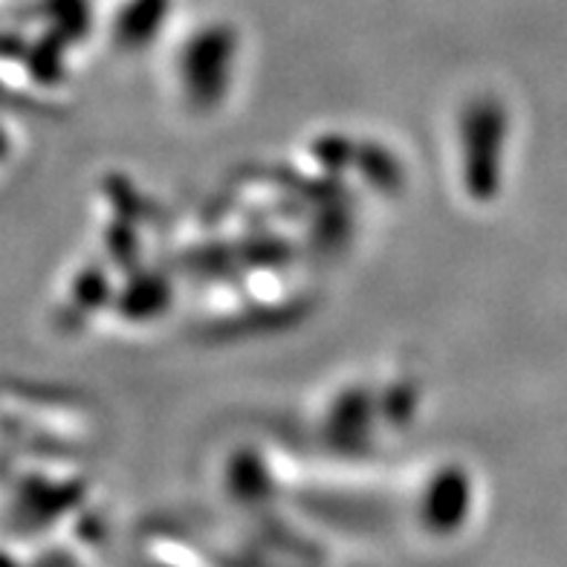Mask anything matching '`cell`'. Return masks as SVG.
I'll list each match as a JSON object with an SVG mask.
<instances>
[{
    "label": "cell",
    "mask_w": 567,
    "mask_h": 567,
    "mask_svg": "<svg viewBox=\"0 0 567 567\" xmlns=\"http://www.w3.org/2000/svg\"><path fill=\"white\" fill-rule=\"evenodd\" d=\"M229 35L226 32H203L179 59V82L188 90L192 105H215L226 90V70H229Z\"/></svg>",
    "instance_id": "obj_2"
},
{
    "label": "cell",
    "mask_w": 567,
    "mask_h": 567,
    "mask_svg": "<svg viewBox=\"0 0 567 567\" xmlns=\"http://www.w3.org/2000/svg\"><path fill=\"white\" fill-rule=\"evenodd\" d=\"M472 507L470 475L457 466L434 472L420 498V524L432 536H452L463 527Z\"/></svg>",
    "instance_id": "obj_3"
},
{
    "label": "cell",
    "mask_w": 567,
    "mask_h": 567,
    "mask_svg": "<svg viewBox=\"0 0 567 567\" xmlns=\"http://www.w3.org/2000/svg\"><path fill=\"white\" fill-rule=\"evenodd\" d=\"M461 140H466L463 177L472 197H493L498 188L501 145H504V111L498 102L475 99L461 120Z\"/></svg>",
    "instance_id": "obj_1"
}]
</instances>
